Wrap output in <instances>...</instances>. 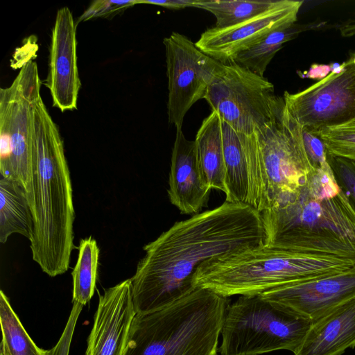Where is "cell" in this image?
Listing matches in <instances>:
<instances>
[{"label":"cell","mask_w":355,"mask_h":355,"mask_svg":"<svg viewBox=\"0 0 355 355\" xmlns=\"http://www.w3.org/2000/svg\"><path fill=\"white\" fill-rule=\"evenodd\" d=\"M196 2L197 0H136V4H150L175 10L196 8Z\"/></svg>","instance_id":"f1b7e54d"},{"label":"cell","mask_w":355,"mask_h":355,"mask_svg":"<svg viewBox=\"0 0 355 355\" xmlns=\"http://www.w3.org/2000/svg\"><path fill=\"white\" fill-rule=\"evenodd\" d=\"M227 297L206 288L161 310L137 314L125 355H218Z\"/></svg>","instance_id":"277c9868"},{"label":"cell","mask_w":355,"mask_h":355,"mask_svg":"<svg viewBox=\"0 0 355 355\" xmlns=\"http://www.w3.org/2000/svg\"><path fill=\"white\" fill-rule=\"evenodd\" d=\"M2 355H48L30 337L3 291L0 292Z\"/></svg>","instance_id":"7402d4cb"},{"label":"cell","mask_w":355,"mask_h":355,"mask_svg":"<svg viewBox=\"0 0 355 355\" xmlns=\"http://www.w3.org/2000/svg\"><path fill=\"white\" fill-rule=\"evenodd\" d=\"M135 5H137L136 0L94 1L80 16L76 24L81 21H86L96 18H111Z\"/></svg>","instance_id":"4316f807"},{"label":"cell","mask_w":355,"mask_h":355,"mask_svg":"<svg viewBox=\"0 0 355 355\" xmlns=\"http://www.w3.org/2000/svg\"><path fill=\"white\" fill-rule=\"evenodd\" d=\"M99 248L92 236L82 239L78 256L72 271V302L85 305L92 297L96 288Z\"/></svg>","instance_id":"cb8c5ba5"},{"label":"cell","mask_w":355,"mask_h":355,"mask_svg":"<svg viewBox=\"0 0 355 355\" xmlns=\"http://www.w3.org/2000/svg\"><path fill=\"white\" fill-rule=\"evenodd\" d=\"M350 58H353L355 60V52L352 53Z\"/></svg>","instance_id":"1f68e13d"},{"label":"cell","mask_w":355,"mask_h":355,"mask_svg":"<svg viewBox=\"0 0 355 355\" xmlns=\"http://www.w3.org/2000/svg\"><path fill=\"white\" fill-rule=\"evenodd\" d=\"M195 143L202 178L211 189L226 193V168L220 119L215 112L206 117L198 129Z\"/></svg>","instance_id":"d6986e66"},{"label":"cell","mask_w":355,"mask_h":355,"mask_svg":"<svg viewBox=\"0 0 355 355\" xmlns=\"http://www.w3.org/2000/svg\"><path fill=\"white\" fill-rule=\"evenodd\" d=\"M266 243L261 213L248 205L225 201L176 222L144 246L130 278L137 314L161 310L194 291L193 277L204 261Z\"/></svg>","instance_id":"6da1fadb"},{"label":"cell","mask_w":355,"mask_h":355,"mask_svg":"<svg viewBox=\"0 0 355 355\" xmlns=\"http://www.w3.org/2000/svg\"><path fill=\"white\" fill-rule=\"evenodd\" d=\"M320 24H296L275 30L254 45L238 54L231 63H234L251 72L263 76L264 72L277 52L284 44L294 39L300 33Z\"/></svg>","instance_id":"44dd1931"},{"label":"cell","mask_w":355,"mask_h":355,"mask_svg":"<svg viewBox=\"0 0 355 355\" xmlns=\"http://www.w3.org/2000/svg\"><path fill=\"white\" fill-rule=\"evenodd\" d=\"M220 124L226 168L225 201L248 205L261 213L266 208V188L254 134L238 132L221 119Z\"/></svg>","instance_id":"7c38bea8"},{"label":"cell","mask_w":355,"mask_h":355,"mask_svg":"<svg viewBox=\"0 0 355 355\" xmlns=\"http://www.w3.org/2000/svg\"><path fill=\"white\" fill-rule=\"evenodd\" d=\"M42 81L33 60L24 64L10 85L0 89V173L31 191L35 141L34 116L42 99Z\"/></svg>","instance_id":"52a82bcc"},{"label":"cell","mask_w":355,"mask_h":355,"mask_svg":"<svg viewBox=\"0 0 355 355\" xmlns=\"http://www.w3.org/2000/svg\"><path fill=\"white\" fill-rule=\"evenodd\" d=\"M211 190L201 173L195 141L176 129L168 178L171 203L182 214L193 216L207 205Z\"/></svg>","instance_id":"e0dca14e"},{"label":"cell","mask_w":355,"mask_h":355,"mask_svg":"<svg viewBox=\"0 0 355 355\" xmlns=\"http://www.w3.org/2000/svg\"><path fill=\"white\" fill-rule=\"evenodd\" d=\"M33 232V218L26 190L18 182L1 175L0 242L5 243L12 234L29 241Z\"/></svg>","instance_id":"ffe728a7"},{"label":"cell","mask_w":355,"mask_h":355,"mask_svg":"<svg viewBox=\"0 0 355 355\" xmlns=\"http://www.w3.org/2000/svg\"><path fill=\"white\" fill-rule=\"evenodd\" d=\"M338 29L343 37L355 35V19H350L338 25Z\"/></svg>","instance_id":"f546056e"},{"label":"cell","mask_w":355,"mask_h":355,"mask_svg":"<svg viewBox=\"0 0 355 355\" xmlns=\"http://www.w3.org/2000/svg\"><path fill=\"white\" fill-rule=\"evenodd\" d=\"M71 345L64 341L58 342L51 349H49L48 355H69Z\"/></svg>","instance_id":"4dcf8cb0"},{"label":"cell","mask_w":355,"mask_h":355,"mask_svg":"<svg viewBox=\"0 0 355 355\" xmlns=\"http://www.w3.org/2000/svg\"><path fill=\"white\" fill-rule=\"evenodd\" d=\"M316 131L329 153L355 162V119Z\"/></svg>","instance_id":"d4e9b609"},{"label":"cell","mask_w":355,"mask_h":355,"mask_svg":"<svg viewBox=\"0 0 355 355\" xmlns=\"http://www.w3.org/2000/svg\"><path fill=\"white\" fill-rule=\"evenodd\" d=\"M312 322L261 295H241L226 308L220 355H260L281 349L294 352Z\"/></svg>","instance_id":"8992f818"},{"label":"cell","mask_w":355,"mask_h":355,"mask_svg":"<svg viewBox=\"0 0 355 355\" xmlns=\"http://www.w3.org/2000/svg\"><path fill=\"white\" fill-rule=\"evenodd\" d=\"M300 134L305 150L315 167L327 163V150L315 130H311L300 125Z\"/></svg>","instance_id":"83f0119b"},{"label":"cell","mask_w":355,"mask_h":355,"mask_svg":"<svg viewBox=\"0 0 355 355\" xmlns=\"http://www.w3.org/2000/svg\"><path fill=\"white\" fill-rule=\"evenodd\" d=\"M254 134L264 175L267 210L305 185L317 167L305 150L300 124L286 105L277 117Z\"/></svg>","instance_id":"9c48e42d"},{"label":"cell","mask_w":355,"mask_h":355,"mask_svg":"<svg viewBox=\"0 0 355 355\" xmlns=\"http://www.w3.org/2000/svg\"><path fill=\"white\" fill-rule=\"evenodd\" d=\"M76 26L68 7L58 10L52 29L49 71L44 84L50 91L53 105L62 112L77 109L81 86Z\"/></svg>","instance_id":"5bb4252c"},{"label":"cell","mask_w":355,"mask_h":355,"mask_svg":"<svg viewBox=\"0 0 355 355\" xmlns=\"http://www.w3.org/2000/svg\"><path fill=\"white\" fill-rule=\"evenodd\" d=\"M280 0H197L196 8L216 17L217 28L234 26L252 19L275 7Z\"/></svg>","instance_id":"603a6c76"},{"label":"cell","mask_w":355,"mask_h":355,"mask_svg":"<svg viewBox=\"0 0 355 355\" xmlns=\"http://www.w3.org/2000/svg\"><path fill=\"white\" fill-rule=\"evenodd\" d=\"M204 99L234 130L252 135L284 110L272 83L234 63L222 64Z\"/></svg>","instance_id":"ba28073f"},{"label":"cell","mask_w":355,"mask_h":355,"mask_svg":"<svg viewBox=\"0 0 355 355\" xmlns=\"http://www.w3.org/2000/svg\"><path fill=\"white\" fill-rule=\"evenodd\" d=\"M260 295L314 320L355 296V274L281 287Z\"/></svg>","instance_id":"2e32d148"},{"label":"cell","mask_w":355,"mask_h":355,"mask_svg":"<svg viewBox=\"0 0 355 355\" xmlns=\"http://www.w3.org/2000/svg\"><path fill=\"white\" fill-rule=\"evenodd\" d=\"M327 160L338 184L355 205V162L334 155L328 151Z\"/></svg>","instance_id":"484cf974"},{"label":"cell","mask_w":355,"mask_h":355,"mask_svg":"<svg viewBox=\"0 0 355 355\" xmlns=\"http://www.w3.org/2000/svg\"><path fill=\"white\" fill-rule=\"evenodd\" d=\"M303 1L280 0L273 8L239 24L213 27L201 33L196 46L222 64H229L241 52L271 32L295 23Z\"/></svg>","instance_id":"4fadbf2b"},{"label":"cell","mask_w":355,"mask_h":355,"mask_svg":"<svg viewBox=\"0 0 355 355\" xmlns=\"http://www.w3.org/2000/svg\"><path fill=\"white\" fill-rule=\"evenodd\" d=\"M0 355H2L1 354H0Z\"/></svg>","instance_id":"d6a6232c"},{"label":"cell","mask_w":355,"mask_h":355,"mask_svg":"<svg viewBox=\"0 0 355 355\" xmlns=\"http://www.w3.org/2000/svg\"><path fill=\"white\" fill-rule=\"evenodd\" d=\"M136 315L130 278L105 291L99 296L85 355H125Z\"/></svg>","instance_id":"9a60e30c"},{"label":"cell","mask_w":355,"mask_h":355,"mask_svg":"<svg viewBox=\"0 0 355 355\" xmlns=\"http://www.w3.org/2000/svg\"><path fill=\"white\" fill-rule=\"evenodd\" d=\"M266 243L295 232H327L355 241V205L338 184L327 162L305 185L261 212Z\"/></svg>","instance_id":"5b68a950"},{"label":"cell","mask_w":355,"mask_h":355,"mask_svg":"<svg viewBox=\"0 0 355 355\" xmlns=\"http://www.w3.org/2000/svg\"><path fill=\"white\" fill-rule=\"evenodd\" d=\"M283 98L291 116L311 130L355 119V60L349 58L316 83L297 93L285 92Z\"/></svg>","instance_id":"30bf717a"},{"label":"cell","mask_w":355,"mask_h":355,"mask_svg":"<svg viewBox=\"0 0 355 355\" xmlns=\"http://www.w3.org/2000/svg\"><path fill=\"white\" fill-rule=\"evenodd\" d=\"M168 78V123L182 129L184 118L198 101L205 98L222 63L200 51L185 35L173 32L163 40Z\"/></svg>","instance_id":"8fae6325"},{"label":"cell","mask_w":355,"mask_h":355,"mask_svg":"<svg viewBox=\"0 0 355 355\" xmlns=\"http://www.w3.org/2000/svg\"><path fill=\"white\" fill-rule=\"evenodd\" d=\"M334 257L318 240H302L288 245L262 246L210 259L197 268L195 288L209 289L228 298L260 295L269 291L329 277Z\"/></svg>","instance_id":"3957f363"},{"label":"cell","mask_w":355,"mask_h":355,"mask_svg":"<svg viewBox=\"0 0 355 355\" xmlns=\"http://www.w3.org/2000/svg\"><path fill=\"white\" fill-rule=\"evenodd\" d=\"M355 347V296L333 308L311 326L294 355H341Z\"/></svg>","instance_id":"ac0fdd59"},{"label":"cell","mask_w":355,"mask_h":355,"mask_svg":"<svg viewBox=\"0 0 355 355\" xmlns=\"http://www.w3.org/2000/svg\"><path fill=\"white\" fill-rule=\"evenodd\" d=\"M34 123L28 198L33 218L31 250L42 270L55 277L69 269L75 248L73 189L63 140L42 99L36 105Z\"/></svg>","instance_id":"7a4b0ae2"}]
</instances>
